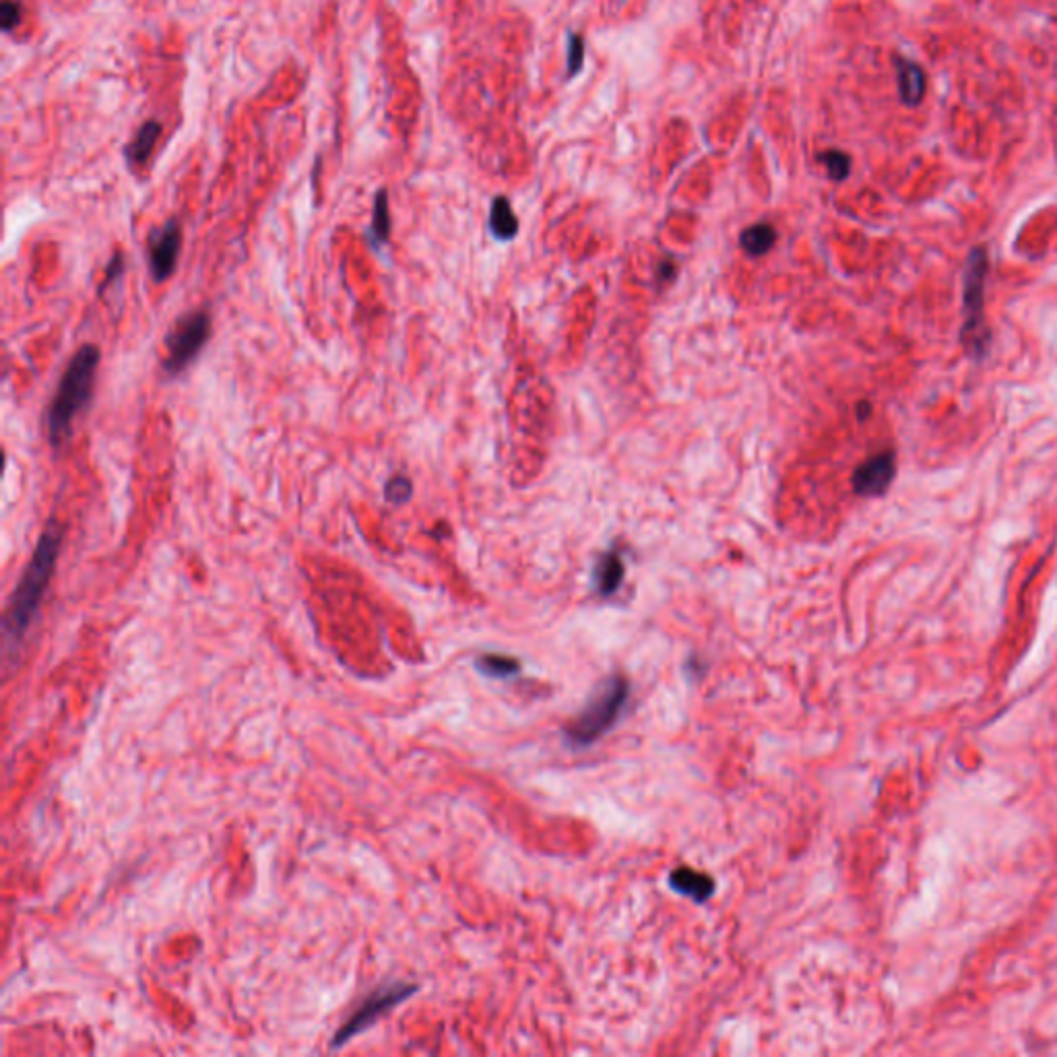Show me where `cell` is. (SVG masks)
Returning a JSON list of instances; mask_svg holds the SVG:
<instances>
[{
    "label": "cell",
    "mask_w": 1057,
    "mask_h": 1057,
    "mask_svg": "<svg viewBox=\"0 0 1057 1057\" xmlns=\"http://www.w3.org/2000/svg\"><path fill=\"white\" fill-rule=\"evenodd\" d=\"M413 494V484L405 475H393L385 484V498L390 504H405Z\"/></svg>",
    "instance_id": "ac0fdd59"
},
{
    "label": "cell",
    "mask_w": 1057,
    "mask_h": 1057,
    "mask_svg": "<svg viewBox=\"0 0 1057 1057\" xmlns=\"http://www.w3.org/2000/svg\"><path fill=\"white\" fill-rule=\"evenodd\" d=\"M60 548H63V531L56 523H50L37 541L32 560L23 572L11 597L9 609H6L5 640L9 649L17 647L32 626L52 574H55Z\"/></svg>",
    "instance_id": "6da1fadb"
},
{
    "label": "cell",
    "mask_w": 1057,
    "mask_h": 1057,
    "mask_svg": "<svg viewBox=\"0 0 1057 1057\" xmlns=\"http://www.w3.org/2000/svg\"><path fill=\"white\" fill-rule=\"evenodd\" d=\"M624 580V562L618 554H603L595 569L597 591L609 597L614 595Z\"/></svg>",
    "instance_id": "4fadbf2b"
},
{
    "label": "cell",
    "mask_w": 1057,
    "mask_h": 1057,
    "mask_svg": "<svg viewBox=\"0 0 1057 1057\" xmlns=\"http://www.w3.org/2000/svg\"><path fill=\"white\" fill-rule=\"evenodd\" d=\"M566 65H569V76L579 75L585 65V42L577 34L569 37V63Z\"/></svg>",
    "instance_id": "ffe728a7"
},
{
    "label": "cell",
    "mask_w": 1057,
    "mask_h": 1057,
    "mask_svg": "<svg viewBox=\"0 0 1057 1057\" xmlns=\"http://www.w3.org/2000/svg\"><path fill=\"white\" fill-rule=\"evenodd\" d=\"M775 240H777V229L772 227L770 224H764V221L762 224L746 227L740 237L741 247H744L748 255H752V257L766 255V252L775 247Z\"/></svg>",
    "instance_id": "9a60e30c"
},
{
    "label": "cell",
    "mask_w": 1057,
    "mask_h": 1057,
    "mask_svg": "<svg viewBox=\"0 0 1057 1057\" xmlns=\"http://www.w3.org/2000/svg\"><path fill=\"white\" fill-rule=\"evenodd\" d=\"M99 357H102L99 349L94 343H87V346L76 349V354L68 362L63 378L58 382L55 399L50 401L48 413H45V426H48L52 447L60 448L68 440L75 418L94 395Z\"/></svg>",
    "instance_id": "7a4b0ae2"
},
{
    "label": "cell",
    "mask_w": 1057,
    "mask_h": 1057,
    "mask_svg": "<svg viewBox=\"0 0 1057 1057\" xmlns=\"http://www.w3.org/2000/svg\"><path fill=\"white\" fill-rule=\"evenodd\" d=\"M818 159L826 166V170H829V176L834 182H842L851 172V159H849L847 153L837 151V149H830L826 153H820Z\"/></svg>",
    "instance_id": "e0dca14e"
},
{
    "label": "cell",
    "mask_w": 1057,
    "mask_h": 1057,
    "mask_svg": "<svg viewBox=\"0 0 1057 1057\" xmlns=\"http://www.w3.org/2000/svg\"><path fill=\"white\" fill-rule=\"evenodd\" d=\"M489 229L498 240H512L518 232V219L507 196H496L489 209Z\"/></svg>",
    "instance_id": "5bb4252c"
},
{
    "label": "cell",
    "mask_w": 1057,
    "mask_h": 1057,
    "mask_svg": "<svg viewBox=\"0 0 1057 1057\" xmlns=\"http://www.w3.org/2000/svg\"><path fill=\"white\" fill-rule=\"evenodd\" d=\"M182 247V229L176 219L166 221V224L156 229L147 240L149 252V271L156 283L166 281L174 273L176 265H178Z\"/></svg>",
    "instance_id": "52a82bcc"
},
{
    "label": "cell",
    "mask_w": 1057,
    "mask_h": 1057,
    "mask_svg": "<svg viewBox=\"0 0 1057 1057\" xmlns=\"http://www.w3.org/2000/svg\"><path fill=\"white\" fill-rule=\"evenodd\" d=\"M122 271H125V258H122V255H114L110 260V265L106 267V277L102 281V286H99V292H104V289L108 287L114 279L120 277Z\"/></svg>",
    "instance_id": "44dd1931"
},
{
    "label": "cell",
    "mask_w": 1057,
    "mask_h": 1057,
    "mask_svg": "<svg viewBox=\"0 0 1057 1057\" xmlns=\"http://www.w3.org/2000/svg\"><path fill=\"white\" fill-rule=\"evenodd\" d=\"M896 79L902 102L907 106H917L925 94V75L917 65L909 60H896Z\"/></svg>",
    "instance_id": "8fae6325"
},
{
    "label": "cell",
    "mask_w": 1057,
    "mask_h": 1057,
    "mask_svg": "<svg viewBox=\"0 0 1057 1057\" xmlns=\"http://www.w3.org/2000/svg\"><path fill=\"white\" fill-rule=\"evenodd\" d=\"M865 416H870V405L868 403H860V418L863 419Z\"/></svg>",
    "instance_id": "7402d4cb"
},
{
    "label": "cell",
    "mask_w": 1057,
    "mask_h": 1057,
    "mask_svg": "<svg viewBox=\"0 0 1057 1057\" xmlns=\"http://www.w3.org/2000/svg\"><path fill=\"white\" fill-rule=\"evenodd\" d=\"M628 694H630V684L622 676L605 681L601 690L595 694V699H591L585 710L566 727V735H569L572 744L589 746L597 738H601L618 721L619 712H622L628 700Z\"/></svg>",
    "instance_id": "277c9868"
},
{
    "label": "cell",
    "mask_w": 1057,
    "mask_h": 1057,
    "mask_svg": "<svg viewBox=\"0 0 1057 1057\" xmlns=\"http://www.w3.org/2000/svg\"><path fill=\"white\" fill-rule=\"evenodd\" d=\"M990 260L983 248H972L962 273V327L961 343L972 357H983L990 349V327L985 325V279Z\"/></svg>",
    "instance_id": "3957f363"
},
{
    "label": "cell",
    "mask_w": 1057,
    "mask_h": 1057,
    "mask_svg": "<svg viewBox=\"0 0 1057 1057\" xmlns=\"http://www.w3.org/2000/svg\"><path fill=\"white\" fill-rule=\"evenodd\" d=\"M669 884L673 891L680 894H686L696 902L709 901L712 892H715V880L702 871H696L692 868H678L669 874Z\"/></svg>",
    "instance_id": "30bf717a"
},
{
    "label": "cell",
    "mask_w": 1057,
    "mask_h": 1057,
    "mask_svg": "<svg viewBox=\"0 0 1057 1057\" xmlns=\"http://www.w3.org/2000/svg\"><path fill=\"white\" fill-rule=\"evenodd\" d=\"M390 237V213H388V193L387 188H380L377 196H374V209H372V224L366 229V240L372 248H382Z\"/></svg>",
    "instance_id": "7c38bea8"
},
{
    "label": "cell",
    "mask_w": 1057,
    "mask_h": 1057,
    "mask_svg": "<svg viewBox=\"0 0 1057 1057\" xmlns=\"http://www.w3.org/2000/svg\"><path fill=\"white\" fill-rule=\"evenodd\" d=\"M418 987L416 985H409V983H390L380 987V990L374 992L372 995H367V1000L359 1006L354 1014H351L339 1031L335 1032V1037L331 1041V1047L333 1049H339L343 1045H347L351 1039L357 1037L359 1032H364L370 1029V1026L378 1021L380 1016L388 1014L390 1010L399 1006L408 998H411L413 993H416Z\"/></svg>",
    "instance_id": "8992f818"
},
{
    "label": "cell",
    "mask_w": 1057,
    "mask_h": 1057,
    "mask_svg": "<svg viewBox=\"0 0 1057 1057\" xmlns=\"http://www.w3.org/2000/svg\"><path fill=\"white\" fill-rule=\"evenodd\" d=\"M164 128H162V122L159 120H147L143 122L141 128L136 130V135L125 145V159L130 167H141L147 164V159L151 157L153 149H156V145L159 141V136H162Z\"/></svg>",
    "instance_id": "9c48e42d"
},
{
    "label": "cell",
    "mask_w": 1057,
    "mask_h": 1057,
    "mask_svg": "<svg viewBox=\"0 0 1057 1057\" xmlns=\"http://www.w3.org/2000/svg\"><path fill=\"white\" fill-rule=\"evenodd\" d=\"M894 475H896V455L892 450L871 457L857 467L853 473L851 481L855 494L865 498L882 496L888 492V488H891L894 481Z\"/></svg>",
    "instance_id": "ba28073f"
},
{
    "label": "cell",
    "mask_w": 1057,
    "mask_h": 1057,
    "mask_svg": "<svg viewBox=\"0 0 1057 1057\" xmlns=\"http://www.w3.org/2000/svg\"><path fill=\"white\" fill-rule=\"evenodd\" d=\"M478 669L489 678H510L520 669V665L512 657L484 655L478 659Z\"/></svg>",
    "instance_id": "2e32d148"
},
{
    "label": "cell",
    "mask_w": 1057,
    "mask_h": 1057,
    "mask_svg": "<svg viewBox=\"0 0 1057 1057\" xmlns=\"http://www.w3.org/2000/svg\"><path fill=\"white\" fill-rule=\"evenodd\" d=\"M211 335V317L205 310H195L182 317L176 327L166 337V349L167 356L164 359V367L170 377H176L186 370L188 364L195 362V357L201 354L206 339Z\"/></svg>",
    "instance_id": "5b68a950"
},
{
    "label": "cell",
    "mask_w": 1057,
    "mask_h": 1057,
    "mask_svg": "<svg viewBox=\"0 0 1057 1057\" xmlns=\"http://www.w3.org/2000/svg\"><path fill=\"white\" fill-rule=\"evenodd\" d=\"M21 15L23 6L19 0H3V5H0V27H3L5 34H11L19 25Z\"/></svg>",
    "instance_id": "d6986e66"
}]
</instances>
